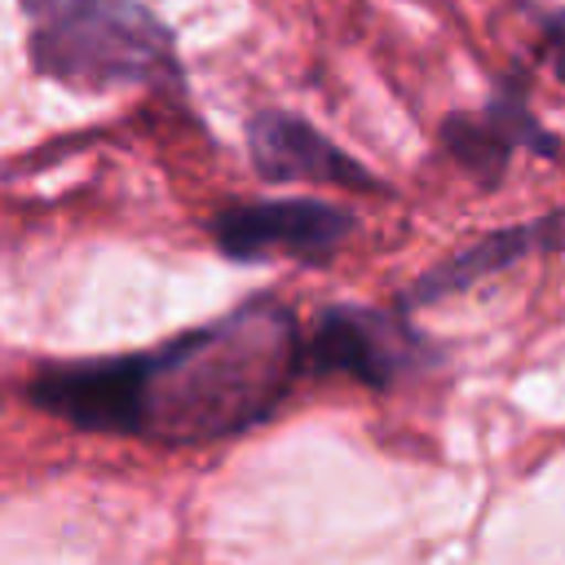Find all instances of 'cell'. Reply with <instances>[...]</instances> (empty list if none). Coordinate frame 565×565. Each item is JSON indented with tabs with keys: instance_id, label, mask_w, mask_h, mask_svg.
I'll use <instances>...</instances> for the list:
<instances>
[{
	"instance_id": "cell-2",
	"label": "cell",
	"mask_w": 565,
	"mask_h": 565,
	"mask_svg": "<svg viewBox=\"0 0 565 565\" xmlns=\"http://www.w3.org/2000/svg\"><path fill=\"white\" fill-rule=\"evenodd\" d=\"M26 18V57L44 79L79 93L159 88L181 93L172 31L141 0H18Z\"/></svg>"
},
{
	"instance_id": "cell-5",
	"label": "cell",
	"mask_w": 565,
	"mask_h": 565,
	"mask_svg": "<svg viewBox=\"0 0 565 565\" xmlns=\"http://www.w3.org/2000/svg\"><path fill=\"white\" fill-rule=\"evenodd\" d=\"M247 154L265 181H322L384 194V181L371 168H362L353 154H344L331 137H322L309 119L291 110H256L247 119Z\"/></svg>"
},
{
	"instance_id": "cell-7",
	"label": "cell",
	"mask_w": 565,
	"mask_h": 565,
	"mask_svg": "<svg viewBox=\"0 0 565 565\" xmlns=\"http://www.w3.org/2000/svg\"><path fill=\"white\" fill-rule=\"evenodd\" d=\"M565 247V207L547 212L543 221H530V225H512V230H494L468 247H459L455 256H446L441 265H433L428 274H419L411 287H406V305H428V300H441V296H455L472 282H481L486 274L494 269H508L512 260L521 256H534V252H561Z\"/></svg>"
},
{
	"instance_id": "cell-8",
	"label": "cell",
	"mask_w": 565,
	"mask_h": 565,
	"mask_svg": "<svg viewBox=\"0 0 565 565\" xmlns=\"http://www.w3.org/2000/svg\"><path fill=\"white\" fill-rule=\"evenodd\" d=\"M543 53H547V62H552V75H556V79H565V18H556V22L547 26Z\"/></svg>"
},
{
	"instance_id": "cell-6",
	"label": "cell",
	"mask_w": 565,
	"mask_h": 565,
	"mask_svg": "<svg viewBox=\"0 0 565 565\" xmlns=\"http://www.w3.org/2000/svg\"><path fill=\"white\" fill-rule=\"evenodd\" d=\"M441 141L455 154V163L481 181H499L516 146H530L534 154H547V159H565V146L530 115L521 75H508L481 110L450 115L441 124Z\"/></svg>"
},
{
	"instance_id": "cell-3",
	"label": "cell",
	"mask_w": 565,
	"mask_h": 565,
	"mask_svg": "<svg viewBox=\"0 0 565 565\" xmlns=\"http://www.w3.org/2000/svg\"><path fill=\"white\" fill-rule=\"evenodd\" d=\"M428 358L433 344L406 318L371 305H327L305 340L309 375H349L366 388H393Z\"/></svg>"
},
{
	"instance_id": "cell-4",
	"label": "cell",
	"mask_w": 565,
	"mask_h": 565,
	"mask_svg": "<svg viewBox=\"0 0 565 565\" xmlns=\"http://www.w3.org/2000/svg\"><path fill=\"white\" fill-rule=\"evenodd\" d=\"M216 247L230 260H305L322 265L358 230L353 212L318 199H274V203H230L207 221Z\"/></svg>"
},
{
	"instance_id": "cell-1",
	"label": "cell",
	"mask_w": 565,
	"mask_h": 565,
	"mask_svg": "<svg viewBox=\"0 0 565 565\" xmlns=\"http://www.w3.org/2000/svg\"><path fill=\"white\" fill-rule=\"evenodd\" d=\"M300 371L305 340L291 309L256 296L146 353L49 362L22 384V397L71 428L203 446L269 419Z\"/></svg>"
}]
</instances>
